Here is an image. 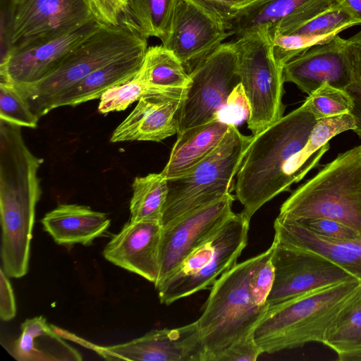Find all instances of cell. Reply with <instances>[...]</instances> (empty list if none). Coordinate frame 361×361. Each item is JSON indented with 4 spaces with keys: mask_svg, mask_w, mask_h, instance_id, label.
Here are the masks:
<instances>
[{
    "mask_svg": "<svg viewBox=\"0 0 361 361\" xmlns=\"http://www.w3.org/2000/svg\"><path fill=\"white\" fill-rule=\"evenodd\" d=\"M273 246L259 254L249 281L251 297L255 304L267 307V298L274 280V267L271 260Z\"/></svg>",
    "mask_w": 361,
    "mask_h": 361,
    "instance_id": "d6a6232c",
    "label": "cell"
},
{
    "mask_svg": "<svg viewBox=\"0 0 361 361\" xmlns=\"http://www.w3.org/2000/svg\"><path fill=\"white\" fill-rule=\"evenodd\" d=\"M271 245L274 280L267 298L268 308L321 288L357 280L317 254L275 240Z\"/></svg>",
    "mask_w": 361,
    "mask_h": 361,
    "instance_id": "7c38bea8",
    "label": "cell"
},
{
    "mask_svg": "<svg viewBox=\"0 0 361 361\" xmlns=\"http://www.w3.org/2000/svg\"><path fill=\"white\" fill-rule=\"evenodd\" d=\"M235 39L238 75L250 106L247 128L255 135L283 116V68L274 59L269 25Z\"/></svg>",
    "mask_w": 361,
    "mask_h": 361,
    "instance_id": "ba28073f",
    "label": "cell"
},
{
    "mask_svg": "<svg viewBox=\"0 0 361 361\" xmlns=\"http://www.w3.org/2000/svg\"><path fill=\"white\" fill-rule=\"evenodd\" d=\"M339 361H361V352L338 355Z\"/></svg>",
    "mask_w": 361,
    "mask_h": 361,
    "instance_id": "7bdbcfd3",
    "label": "cell"
},
{
    "mask_svg": "<svg viewBox=\"0 0 361 361\" xmlns=\"http://www.w3.org/2000/svg\"><path fill=\"white\" fill-rule=\"evenodd\" d=\"M259 255L236 264L210 288L203 311L197 320L207 361H219L238 341L254 334L267 307L253 301L249 281Z\"/></svg>",
    "mask_w": 361,
    "mask_h": 361,
    "instance_id": "5b68a950",
    "label": "cell"
},
{
    "mask_svg": "<svg viewBox=\"0 0 361 361\" xmlns=\"http://www.w3.org/2000/svg\"><path fill=\"white\" fill-rule=\"evenodd\" d=\"M101 23L93 20L57 37L8 53L0 61L1 81L29 86L51 72Z\"/></svg>",
    "mask_w": 361,
    "mask_h": 361,
    "instance_id": "9a60e30c",
    "label": "cell"
},
{
    "mask_svg": "<svg viewBox=\"0 0 361 361\" xmlns=\"http://www.w3.org/2000/svg\"><path fill=\"white\" fill-rule=\"evenodd\" d=\"M121 9H122V12L123 11L124 8H126V4L128 3V0H117ZM121 18V17H120Z\"/></svg>",
    "mask_w": 361,
    "mask_h": 361,
    "instance_id": "ee69618b",
    "label": "cell"
},
{
    "mask_svg": "<svg viewBox=\"0 0 361 361\" xmlns=\"http://www.w3.org/2000/svg\"><path fill=\"white\" fill-rule=\"evenodd\" d=\"M145 52L123 57L95 70L59 95L50 104L49 111L99 99L110 87L131 80L140 69Z\"/></svg>",
    "mask_w": 361,
    "mask_h": 361,
    "instance_id": "603a6c76",
    "label": "cell"
},
{
    "mask_svg": "<svg viewBox=\"0 0 361 361\" xmlns=\"http://www.w3.org/2000/svg\"><path fill=\"white\" fill-rule=\"evenodd\" d=\"M342 6L361 25V0H341Z\"/></svg>",
    "mask_w": 361,
    "mask_h": 361,
    "instance_id": "b9f144b4",
    "label": "cell"
},
{
    "mask_svg": "<svg viewBox=\"0 0 361 361\" xmlns=\"http://www.w3.org/2000/svg\"><path fill=\"white\" fill-rule=\"evenodd\" d=\"M253 135L242 134L236 126L220 145L187 173L168 180L169 192L160 221L164 226L193 210L228 195Z\"/></svg>",
    "mask_w": 361,
    "mask_h": 361,
    "instance_id": "8992f818",
    "label": "cell"
},
{
    "mask_svg": "<svg viewBox=\"0 0 361 361\" xmlns=\"http://www.w3.org/2000/svg\"><path fill=\"white\" fill-rule=\"evenodd\" d=\"M130 221H161L166 201L168 180L161 173L136 177L132 184Z\"/></svg>",
    "mask_w": 361,
    "mask_h": 361,
    "instance_id": "4316f807",
    "label": "cell"
},
{
    "mask_svg": "<svg viewBox=\"0 0 361 361\" xmlns=\"http://www.w3.org/2000/svg\"><path fill=\"white\" fill-rule=\"evenodd\" d=\"M302 106L319 120L350 113L353 101L344 90L324 83L310 94Z\"/></svg>",
    "mask_w": 361,
    "mask_h": 361,
    "instance_id": "f546056e",
    "label": "cell"
},
{
    "mask_svg": "<svg viewBox=\"0 0 361 361\" xmlns=\"http://www.w3.org/2000/svg\"><path fill=\"white\" fill-rule=\"evenodd\" d=\"M186 88L147 92L115 129L110 141L161 142L178 133Z\"/></svg>",
    "mask_w": 361,
    "mask_h": 361,
    "instance_id": "2e32d148",
    "label": "cell"
},
{
    "mask_svg": "<svg viewBox=\"0 0 361 361\" xmlns=\"http://www.w3.org/2000/svg\"><path fill=\"white\" fill-rule=\"evenodd\" d=\"M322 344L338 355L361 352V289L332 322Z\"/></svg>",
    "mask_w": 361,
    "mask_h": 361,
    "instance_id": "83f0119b",
    "label": "cell"
},
{
    "mask_svg": "<svg viewBox=\"0 0 361 361\" xmlns=\"http://www.w3.org/2000/svg\"><path fill=\"white\" fill-rule=\"evenodd\" d=\"M229 128V125L214 120L177 134L161 175L171 179L187 173L216 149Z\"/></svg>",
    "mask_w": 361,
    "mask_h": 361,
    "instance_id": "7402d4cb",
    "label": "cell"
},
{
    "mask_svg": "<svg viewBox=\"0 0 361 361\" xmlns=\"http://www.w3.org/2000/svg\"><path fill=\"white\" fill-rule=\"evenodd\" d=\"M347 40V47L350 54L356 80L361 82V31Z\"/></svg>",
    "mask_w": 361,
    "mask_h": 361,
    "instance_id": "ab89813d",
    "label": "cell"
},
{
    "mask_svg": "<svg viewBox=\"0 0 361 361\" xmlns=\"http://www.w3.org/2000/svg\"><path fill=\"white\" fill-rule=\"evenodd\" d=\"M231 193L162 226L160 272L155 288L195 249L213 236L233 214Z\"/></svg>",
    "mask_w": 361,
    "mask_h": 361,
    "instance_id": "4fadbf2b",
    "label": "cell"
},
{
    "mask_svg": "<svg viewBox=\"0 0 361 361\" xmlns=\"http://www.w3.org/2000/svg\"><path fill=\"white\" fill-rule=\"evenodd\" d=\"M314 0H256L246 7L225 14L229 30L235 38L258 27H272Z\"/></svg>",
    "mask_w": 361,
    "mask_h": 361,
    "instance_id": "484cf974",
    "label": "cell"
},
{
    "mask_svg": "<svg viewBox=\"0 0 361 361\" xmlns=\"http://www.w3.org/2000/svg\"><path fill=\"white\" fill-rule=\"evenodd\" d=\"M147 92V87L135 76L106 90L99 98L98 110L103 114L123 111Z\"/></svg>",
    "mask_w": 361,
    "mask_h": 361,
    "instance_id": "1f68e13d",
    "label": "cell"
},
{
    "mask_svg": "<svg viewBox=\"0 0 361 361\" xmlns=\"http://www.w3.org/2000/svg\"><path fill=\"white\" fill-rule=\"evenodd\" d=\"M232 34L222 13L202 0H177L169 35L162 45L190 71Z\"/></svg>",
    "mask_w": 361,
    "mask_h": 361,
    "instance_id": "8fae6325",
    "label": "cell"
},
{
    "mask_svg": "<svg viewBox=\"0 0 361 361\" xmlns=\"http://www.w3.org/2000/svg\"><path fill=\"white\" fill-rule=\"evenodd\" d=\"M357 25L359 23L342 6L340 0L320 15L283 35H297L334 38L341 31Z\"/></svg>",
    "mask_w": 361,
    "mask_h": 361,
    "instance_id": "f1b7e54d",
    "label": "cell"
},
{
    "mask_svg": "<svg viewBox=\"0 0 361 361\" xmlns=\"http://www.w3.org/2000/svg\"><path fill=\"white\" fill-rule=\"evenodd\" d=\"M93 20L87 0H11L7 54Z\"/></svg>",
    "mask_w": 361,
    "mask_h": 361,
    "instance_id": "30bf717a",
    "label": "cell"
},
{
    "mask_svg": "<svg viewBox=\"0 0 361 361\" xmlns=\"http://www.w3.org/2000/svg\"><path fill=\"white\" fill-rule=\"evenodd\" d=\"M135 77L149 91L186 88L190 82L189 73L170 49L163 45L147 49Z\"/></svg>",
    "mask_w": 361,
    "mask_h": 361,
    "instance_id": "cb8c5ba5",
    "label": "cell"
},
{
    "mask_svg": "<svg viewBox=\"0 0 361 361\" xmlns=\"http://www.w3.org/2000/svg\"><path fill=\"white\" fill-rule=\"evenodd\" d=\"M344 90L353 101V107L350 114L355 121V128L353 131L361 138V82L355 80Z\"/></svg>",
    "mask_w": 361,
    "mask_h": 361,
    "instance_id": "f35d334b",
    "label": "cell"
},
{
    "mask_svg": "<svg viewBox=\"0 0 361 361\" xmlns=\"http://www.w3.org/2000/svg\"><path fill=\"white\" fill-rule=\"evenodd\" d=\"M39 118L13 84L0 81V119L21 127L35 128Z\"/></svg>",
    "mask_w": 361,
    "mask_h": 361,
    "instance_id": "4dcf8cb0",
    "label": "cell"
},
{
    "mask_svg": "<svg viewBox=\"0 0 361 361\" xmlns=\"http://www.w3.org/2000/svg\"><path fill=\"white\" fill-rule=\"evenodd\" d=\"M125 353L134 361H207L197 321L176 328L152 330L127 342Z\"/></svg>",
    "mask_w": 361,
    "mask_h": 361,
    "instance_id": "ac0fdd59",
    "label": "cell"
},
{
    "mask_svg": "<svg viewBox=\"0 0 361 361\" xmlns=\"http://www.w3.org/2000/svg\"><path fill=\"white\" fill-rule=\"evenodd\" d=\"M177 134L215 120L233 88L240 82L233 42L221 44L189 73Z\"/></svg>",
    "mask_w": 361,
    "mask_h": 361,
    "instance_id": "9c48e42d",
    "label": "cell"
},
{
    "mask_svg": "<svg viewBox=\"0 0 361 361\" xmlns=\"http://www.w3.org/2000/svg\"><path fill=\"white\" fill-rule=\"evenodd\" d=\"M317 122L301 106L253 135L234 186L236 197L243 206L241 212L249 219L309 172L301 154Z\"/></svg>",
    "mask_w": 361,
    "mask_h": 361,
    "instance_id": "6da1fadb",
    "label": "cell"
},
{
    "mask_svg": "<svg viewBox=\"0 0 361 361\" xmlns=\"http://www.w3.org/2000/svg\"><path fill=\"white\" fill-rule=\"evenodd\" d=\"M177 0H128L119 24L145 39L168 38Z\"/></svg>",
    "mask_w": 361,
    "mask_h": 361,
    "instance_id": "d4e9b609",
    "label": "cell"
},
{
    "mask_svg": "<svg viewBox=\"0 0 361 361\" xmlns=\"http://www.w3.org/2000/svg\"><path fill=\"white\" fill-rule=\"evenodd\" d=\"M295 221L317 235L329 238L353 240L361 237L357 232L350 227L331 219L312 218L295 220Z\"/></svg>",
    "mask_w": 361,
    "mask_h": 361,
    "instance_id": "e575fe53",
    "label": "cell"
},
{
    "mask_svg": "<svg viewBox=\"0 0 361 361\" xmlns=\"http://www.w3.org/2000/svg\"><path fill=\"white\" fill-rule=\"evenodd\" d=\"M282 73L284 82L295 84L309 95L324 83L345 90L356 80L347 40L338 35L293 57Z\"/></svg>",
    "mask_w": 361,
    "mask_h": 361,
    "instance_id": "5bb4252c",
    "label": "cell"
},
{
    "mask_svg": "<svg viewBox=\"0 0 361 361\" xmlns=\"http://www.w3.org/2000/svg\"><path fill=\"white\" fill-rule=\"evenodd\" d=\"M95 18L102 23L119 25L122 9L117 0H87Z\"/></svg>",
    "mask_w": 361,
    "mask_h": 361,
    "instance_id": "8d00e7d4",
    "label": "cell"
},
{
    "mask_svg": "<svg viewBox=\"0 0 361 361\" xmlns=\"http://www.w3.org/2000/svg\"><path fill=\"white\" fill-rule=\"evenodd\" d=\"M206 1L216 9H218L223 16L226 13L234 12L242 9L247 6L255 2L256 0H202Z\"/></svg>",
    "mask_w": 361,
    "mask_h": 361,
    "instance_id": "60d3db41",
    "label": "cell"
},
{
    "mask_svg": "<svg viewBox=\"0 0 361 361\" xmlns=\"http://www.w3.org/2000/svg\"><path fill=\"white\" fill-rule=\"evenodd\" d=\"M274 240L284 245L317 254L361 281V237L353 240L326 238L298 222L276 219Z\"/></svg>",
    "mask_w": 361,
    "mask_h": 361,
    "instance_id": "d6986e66",
    "label": "cell"
},
{
    "mask_svg": "<svg viewBox=\"0 0 361 361\" xmlns=\"http://www.w3.org/2000/svg\"><path fill=\"white\" fill-rule=\"evenodd\" d=\"M361 289L353 280L321 288L267 309L254 331L263 353L323 343L337 315Z\"/></svg>",
    "mask_w": 361,
    "mask_h": 361,
    "instance_id": "7a4b0ae2",
    "label": "cell"
},
{
    "mask_svg": "<svg viewBox=\"0 0 361 361\" xmlns=\"http://www.w3.org/2000/svg\"><path fill=\"white\" fill-rule=\"evenodd\" d=\"M250 106L241 82H239L228 95L225 104L216 113L215 120L236 126L247 121Z\"/></svg>",
    "mask_w": 361,
    "mask_h": 361,
    "instance_id": "836d02e7",
    "label": "cell"
},
{
    "mask_svg": "<svg viewBox=\"0 0 361 361\" xmlns=\"http://www.w3.org/2000/svg\"><path fill=\"white\" fill-rule=\"evenodd\" d=\"M162 226L159 221H130L106 244L104 258L155 284L160 272Z\"/></svg>",
    "mask_w": 361,
    "mask_h": 361,
    "instance_id": "e0dca14e",
    "label": "cell"
},
{
    "mask_svg": "<svg viewBox=\"0 0 361 361\" xmlns=\"http://www.w3.org/2000/svg\"><path fill=\"white\" fill-rule=\"evenodd\" d=\"M147 48V39L126 27L101 23L44 78L16 88L40 118L49 111L50 104L59 95L95 70Z\"/></svg>",
    "mask_w": 361,
    "mask_h": 361,
    "instance_id": "277c9868",
    "label": "cell"
},
{
    "mask_svg": "<svg viewBox=\"0 0 361 361\" xmlns=\"http://www.w3.org/2000/svg\"><path fill=\"white\" fill-rule=\"evenodd\" d=\"M10 354L18 361L81 360L78 351L66 343L42 316L27 319Z\"/></svg>",
    "mask_w": 361,
    "mask_h": 361,
    "instance_id": "44dd1931",
    "label": "cell"
},
{
    "mask_svg": "<svg viewBox=\"0 0 361 361\" xmlns=\"http://www.w3.org/2000/svg\"><path fill=\"white\" fill-rule=\"evenodd\" d=\"M42 224L59 245H87L102 235L111 220L105 213L76 204H62L47 213Z\"/></svg>",
    "mask_w": 361,
    "mask_h": 361,
    "instance_id": "ffe728a7",
    "label": "cell"
},
{
    "mask_svg": "<svg viewBox=\"0 0 361 361\" xmlns=\"http://www.w3.org/2000/svg\"><path fill=\"white\" fill-rule=\"evenodd\" d=\"M327 218L361 235V145L325 164L282 204L277 219Z\"/></svg>",
    "mask_w": 361,
    "mask_h": 361,
    "instance_id": "3957f363",
    "label": "cell"
},
{
    "mask_svg": "<svg viewBox=\"0 0 361 361\" xmlns=\"http://www.w3.org/2000/svg\"><path fill=\"white\" fill-rule=\"evenodd\" d=\"M8 276L2 267L0 269V317L2 321L8 322L16 314L14 293Z\"/></svg>",
    "mask_w": 361,
    "mask_h": 361,
    "instance_id": "74e56055",
    "label": "cell"
},
{
    "mask_svg": "<svg viewBox=\"0 0 361 361\" xmlns=\"http://www.w3.org/2000/svg\"><path fill=\"white\" fill-rule=\"evenodd\" d=\"M262 353L253 334L231 345L219 361H255Z\"/></svg>",
    "mask_w": 361,
    "mask_h": 361,
    "instance_id": "d590c367",
    "label": "cell"
},
{
    "mask_svg": "<svg viewBox=\"0 0 361 361\" xmlns=\"http://www.w3.org/2000/svg\"><path fill=\"white\" fill-rule=\"evenodd\" d=\"M249 219L234 213L220 229L192 252L156 289L161 304L169 305L210 288L237 264L247 244Z\"/></svg>",
    "mask_w": 361,
    "mask_h": 361,
    "instance_id": "52a82bcc",
    "label": "cell"
}]
</instances>
